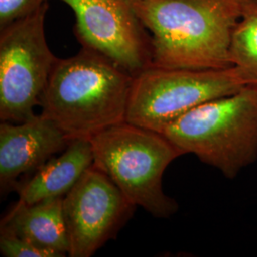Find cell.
<instances>
[{
  "label": "cell",
  "instance_id": "1",
  "mask_svg": "<svg viewBox=\"0 0 257 257\" xmlns=\"http://www.w3.org/2000/svg\"><path fill=\"white\" fill-rule=\"evenodd\" d=\"M133 4L151 33L154 67H231V37L243 0H133Z\"/></svg>",
  "mask_w": 257,
  "mask_h": 257
},
{
  "label": "cell",
  "instance_id": "2",
  "mask_svg": "<svg viewBox=\"0 0 257 257\" xmlns=\"http://www.w3.org/2000/svg\"><path fill=\"white\" fill-rule=\"evenodd\" d=\"M133 79L105 55L82 47L56 61L40 99L41 114L70 140L91 139L126 121Z\"/></svg>",
  "mask_w": 257,
  "mask_h": 257
},
{
  "label": "cell",
  "instance_id": "3",
  "mask_svg": "<svg viewBox=\"0 0 257 257\" xmlns=\"http://www.w3.org/2000/svg\"><path fill=\"white\" fill-rule=\"evenodd\" d=\"M162 135L233 179L257 160V86L205 102L166 127Z\"/></svg>",
  "mask_w": 257,
  "mask_h": 257
},
{
  "label": "cell",
  "instance_id": "4",
  "mask_svg": "<svg viewBox=\"0 0 257 257\" xmlns=\"http://www.w3.org/2000/svg\"><path fill=\"white\" fill-rule=\"evenodd\" d=\"M93 164L137 207L169 218L179 206L163 190V175L184 154L160 133L122 122L90 139Z\"/></svg>",
  "mask_w": 257,
  "mask_h": 257
},
{
  "label": "cell",
  "instance_id": "5",
  "mask_svg": "<svg viewBox=\"0 0 257 257\" xmlns=\"http://www.w3.org/2000/svg\"><path fill=\"white\" fill-rule=\"evenodd\" d=\"M245 86L233 67L192 70L152 66L134 76L126 122L162 134L195 107Z\"/></svg>",
  "mask_w": 257,
  "mask_h": 257
},
{
  "label": "cell",
  "instance_id": "6",
  "mask_svg": "<svg viewBox=\"0 0 257 257\" xmlns=\"http://www.w3.org/2000/svg\"><path fill=\"white\" fill-rule=\"evenodd\" d=\"M49 4L0 29V119L22 122L35 116L58 57L48 45Z\"/></svg>",
  "mask_w": 257,
  "mask_h": 257
},
{
  "label": "cell",
  "instance_id": "7",
  "mask_svg": "<svg viewBox=\"0 0 257 257\" xmlns=\"http://www.w3.org/2000/svg\"><path fill=\"white\" fill-rule=\"evenodd\" d=\"M75 15L82 47L105 55L133 76L153 66L152 36L133 0H60Z\"/></svg>",
  "mask_w": 257,
  "mask_h": 257
},
{
  "label": "cell",
  "instance_id": "8",
  "mask_svg": "<svg viewBox=\"0 0 257 257\" xmlns=\"http://www.w3.org/2000/svg\"><path fill=\"white\" fill-rule=\"evenodd\" d=\"M137 206L92 165L62 199L70 257H91L114 239Z\"/></svg>",
  "mask_w": 257,
  "mask_h": 257
},
{
  "label": "cell",
  "instance_id": "9",
  "mask_svg": "<svg viewBox=\"0 0 257 257\" xmlns=\"http://www.w3.org/2000/svg\"><path fill=\"white\" fill-rule=\"evenodd\" d=\"M72 140L41 113L22 122L0 124V192L19 189L22 175L34 174L63 152Z\"/></svg>",
  "mask_w": 257,
  "mask_h": 257
},
{
  "label": "cell",
  "instance_id": "10",
  "mask_svg": "<svg viewBox=\"0 0 257 257\" xmlns=\"http://www.w3.org/2000/svg\"><path fill=\"white\" fill-rule=\"evenodd\" d=\"M93 164L90 139H74L57 157H53L33 176L19 185L18 205H31L57 197H64L83 174Z\"/></svg>",
  "mask_w": 257,
  "mask_h": 257
},
{
  "label": "cell",
  "instance_id": "11",
  "mask_svg": "<svg viewBox=\"0 0 257 257\" xmlns=\"http://www.w3.org/2000/svg\"><path fill=\"white\" fill-rule=\"evenodd\" d=\"M63 197L45 199L31 205L15 204L3 217L0 229L26 239L52 257L69 253V239L65 226Z\"/></svg>",
  "mask_w": 257,
  "mask_h": 257
},
{
  "label": "cell",
  "instance_id": "12",
  "mask_svg": "<svg viewBox=\"0 0 257 257\" xmlns=\"http://www.w3.org/2000/svg\"><path fill=\"white\" fill-rule=\"evenodd\" d=\"M231 67L245 85L257 86V0H243L230 48Z\"/></svg>",
  "mask_w": 257,
  "mask_h": 257
},
{
  "label": "cell",
  "instance_id": "13",
  "mask_svg": "<svg viewBox=\"0 0 257 257\" xmlns=\"http://www.w3.org/2000/svg\"><path fill=\"white\" fill-rule=\"evenodd\" d=\"M0 252L5 257H52L46 250L5 229H0Z\"/></svg>",
  "mask_w": 257,
  "mask_h": 257
},
{
  "label": "cell",
  "instance_id": "14",
  "mask_svg": "<svg viewBox=\"0 0 257 257\" xmlns=\"http://www.w3.org/2000/svg\"><path fill=\"white\" fill-rule=\"evenodd\" d=\"M46 3L48 0H0V29L26 18Z\"/></svg>",
  "mask_w": 257,
  "mask_h": 257
}]
</instances>
